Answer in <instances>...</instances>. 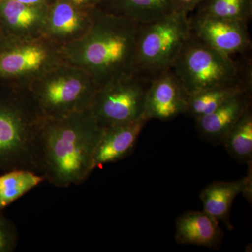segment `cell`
<instances>
[{
	"label": "cell",
	"mask_w": 252,
	"mask_h": 252,
	"mask_svg": "<svg viewBox=\"0 0 252 252\" xmlns=\"http://www.w3.org/2000/svg\"><path fill=\"white\" fill-rule=\"evenodd\" d=\"M244 193L252 199V167L248 176L236 181L214 182L203 189L200 194L203 211L206 212L218 221H222L230 230V212L235 198Z\"/></svg>",
	"instance_id": "obj_15"
},
{
	"label": "cell",
	"mask_w": 252,
	"mask_h": 252,
	"mask_svg": "<svg viewBox=\"0 0 252 252\" xmlns=\"http://www.w3.org/2000/svg\"><path fill=\"white\" fill-rule=\"evenodd\" d=\"M48 6L25 4L16 0H0L2 37L43 35Z\"/></svg>",
	"instance_id": "obj_14"
},
{
	"label": "cell",
	"mask_w": 252,
	"mask_h": 252,
	"mask_svg": "<svg viewBox=\"0 0 252 252\" xmlns=\"http://www.w3.org/2000/svg\"><path fill=\"white\" fill-rule=\"evenodd\" d=\"M18 2L33 6H48L54 0H16Z\"/></svg>",
	"instance_id": "obj_25"
},
{
	"label": "cell",
	"mask_w": 252,
	"mask_h": 252,
	"mask_svg": "<svg viewBox=\"0 0 252 252\" xmlns=\"http://www.w3.org/2000/svg\"><path fill=\"white\" fill-rule=\"evenodd\" d=\"M44 119L28 88L0 81V174L14 170L39 174L36 150Z\"/></svg>",
	"instance_id": "obj_3"
},
{
	"label": "cell",
	"mask_w": 252,
	"mask_h": 252,
	"mask_svg": "<svg viewBox=\"0 0 252 252\" xmlns=\"http://www.w3.org/2000/svg\"><path fill=\"white\" fill-rule=\"evenodd\" d=\"M190 35V20L185 13L176 11L157 21L141 23L134 74L152 81L172 69Z\"/></svg>",
	"instance_id": "obj_5"
},
{
	"label": "cell",
	"mask_w": 252,
	"mask_h": 252,
	"mask_svg": "<svg viewBox=\"0 0 252 252\" xmlns=\"http://www.w3.org/2000/svg\"><path fill=\"white\" fill-rule=\"evenodd\" d=\"M189 94L173 69L162 73L151 81L147 96L144 117L168 122L186 114Z\"/></svg>",
	"instance_id": "obj_10"
},
{
	"label": "cell",
	"mask_w": 252,
	"mask_h": 252,
	"mask_svg": "<svg viewBox=\"0 0 252 252\" xmlns=\"http://www.w3.org/2000/svg\"><path fill=\"white\" fill-rule=\"evenodd\" d=\"M64 62L62 47L45 36L0 39L1 82L28 88L33 81Z\"/></svg>",
	"instance_id": "obj_7"
},
{
	"label": "cell",
	"mask_w": 252,
	"mask_h": 252,
	"mask_svg": "<svg viewBox=\"0 0 252 252\" xmlns=\"http://www.w3.org/2000/svg\"><path fill=\"white\" fill-rule=\"evenodd\" d=\"M28 89L43 116L49 119L89 109L97 90L86 71L66 62L33 81Z\"/></svg>",
	"instance_id": "obj_6"
},
{
	"label": "cell",
	"mask_w": 252,
	"mask_h": 252,
	"mask_svg": "<svg viewBox=\"0 0 252 252\" xmlns=\"http://www.w3.org/2000/svg\"><path fill=\"white\" fill-rule=\"evenodd\" d=\"M93 22L84 36L62 47L66 63L86 71L99 88L134 74L141 23L92 10Z\"/></svg>",
	"instance_id": "obj_2"
},
{
	"label": "cell",
	"mask_w": 252,
	"mask_h": 252,
	"mask_svg": "<svg viewBox=\"0 0 252 252\" xmlns=\"http://www.w3.org/2000/svg\"><path fill=\"white\" fill-rule=\"evenodd\" d=\"M102 131L89 109L59 119L44 118L37 139L39 173L59 188L82 185L94 171Z\"/></svg>",
	"instance_id": "obj_1"
},
{
	"label": "cell",
	"mask_w": 252,
	"mask_h": 252,
	"mask_svg": "<svg viewBox=\"0 0 252 252\" xmlns=\"http://www.w3.org/2000/svg\"><path fill=\"white\" fill-rule=\"evenodd\" d=\"M252 91L239 93L213 112L195 119L199 136L209 143L221 144L225 136L251 107Z\"/></svg>",
	"instance_id": "obj_13"
},
{
	"label": "cell",
	"mask_w": 252,
	"mask_h": 252,
	"mask_svg": "<svg viewBox=\"0 0 252 252\" xmlns=\"http://www.w3.org/2000/svg\"><path fill=\"white\" fill-rule=\"evenodd\" d=\"M65 1L80 9H90L98 6L103 0H65Z\"/></svg>",
	"instance_id": "obj_24"
},
{
	"label": "cell",
	"mask_w": 252,
	"mask_h": 252,
	"mask_svg": "<svg viewBox=\"0 0 252 252\" xmlns=\"http://www.w3.org/2000/svg\"><path fill=\"white\" fill-rule=\"evenodd\" d=\"M18 232L14 222L0 213V252H13L17 248Z\"/></svg>",
	"instance_id": "obj_22"
},
{
	"label": "cell",
	"mask_w": 252,
	"mask_h": 252,
	"mask_svg": "<svg viewBox=\"0 0 252 252\" xmlns=\"http://www.w3.org/2000/svg\"><path fill=\"white\" fill-rule=\"evenodd\" d=\"M222 145L237 161H252V107L248 109L222 140Z\"/></svg>",
	"instance_id": "obj_20"
},
{
	"label": "cell",
	"mask_w": 252,
	"mask_h": 252,
	"mask_svg": "<svg viewBox=\"0 0 252 252\" xmlns=\"http://www.w3.org/2000/svg\"><path fill=\"white\" fill-rule=\"evenodd\" d=\"M93 9H80L65 0H54L48 6L43 35L61 47L77 40L92 25Z\"/></svg>",
	"instance_id": "obj_11"
},
{
	"label": "cell",
	"mask_w": 252,
	"mask_h": 252,
	"mask_svg": "<svg viewBox=\"0 0 252 252\" xmlns=\"http://www.w3.org/2000/svg\"><path fill=\"white\" fill-rule=\"evenodd\" d=\"M172 69L189 94L217 86L240 85L252 88L250 61H235L231 56L207 46L191 32Z\"/></svg>",
	"instance_id": "obj_4"
},
{
	"label": "cell",
	"mask_w": 252,
	"mask_h": 252,
	"mask_svg": "<svg viewBox=\"0 0 252 252\" xmlns=\"http://www.w3.org/2000/svg\"><path fill=\"white\" fill-rule=\"evenodd\" d=\"M202 0H174L176 11L188 14L190 11L196 9Z\"/></svg>",
	"instance_id": "obj_23"
},
{
	"label": "cell",
	"mask_w": 252,
	"mask_h": 252,
	"mask_svg": "<svg viewBox=\"0 0 252 252\" xmlns=\"http://www.w3.org/2000/svg\"><path fill=\"white\" fill-rule=\"evenodd\" d=\"M44 181V176L28 170H14L0 174V210H4Z\"/></svg>",
	"instance_id": "obj_19"
},
{
	"label": "cell",
	"mask_w": 252,
	"mask_h": 252,
	"mask_svg": "<svg viewBox=\"0 0 252 252\" xmlns=\"http://www.w3.org/2000/svg\"><path fill=\"white\" fill-rule=\"evenodd\" d=\"M189 20L191 34L219 52L233 57L251 51L248 23L196 14Z\"/></svg>",
	"instance_id": "obj_9"
},
{
	"label": "cell",
	"mask_w": 252,
	"mask_h": 252,
	"mask_svg": "<svg viewBox=\"0 0 252 252\" xmlns=\"http://www.w3.org/2000/svg\"><path fill=\"white\" fill-rule=\"evenodd\" d=\"M147 122L148 121L142 117L135 122L102 128V136L94 156V170L128 157Z\"/></svg>",
	"instance_id": "obj_12"
},
{
	"label": "cell",
	"mask_w": 252,
	"mask_h": 252,
	"mask_svg": "<svg viewBox=\"0 0 252 252\" xmlns=\"http://www.w3.org/2000/svg\"><path fill=\"white\" fill-rule=\"evenodd\" d=\"M151 81L131 74L99 88L89 110L102 128L144 117Z\"/></svg>",
	"instance_id": "obj_8"
},
{
	"label": "cell",
	"mask_w": 252,
	"mask_h": 252,
	"mask_svg": "<svg viewBox=\"0 0 252 252\" xmlns=\"http://www.w3.org/2000/svg\"><path fill=\"white\" fill-rule=\"evenodd\" d=\"M195 14L249 23L252 18V0H202Z\"/></svg>",
	"instance_id": "obj_21"
},
{
	"label": "cell",
	"mask_w": 252,
	"mask_h": 252,
	"mask_svg": "<svg viewBox=\"0 0 252 252\" xmlns=\"http://www.w3.org/2000/svg\"><path fill=\"white\" fill-rule=\"evenodd\" d=\"M97 7L140 23L152 22L176 12L174 0H103Z\"/></svg>",
	"instance_id": "obj_17"
},
{
	"label": "cell",
	"mask_w": 252,
	"mask_h": 252,
	"mask_svg": "<svg viewBox=\"0 0 252 252\" xmlns=\"http://www.w3.org/2000/svg\"><path fill=\"white\" fill-rule=\"evenodd\" d=\"M223 238L218 220L203 210L186 212L176 220L175 240L179 245L217 249Z\"/></svg>",
	"instance_id": "obj_16"
},
{
	"label": "cell",
	"mask_w": 252,
	"mask_h": 252,
	"mask_svg": "<svg viewBox=\"0 0 252 252\" xmlns=\"http://www.w3.org/2000/svg\"><path fill=\"white\" fill-rule=\"evenodd\" d=\"M244 91H252V88L240 85L217 86L190 94L186 114L195 120L213 112L227 100Z\"/></svg>",
	"instance_id": "obj_18"
}]
</instances>
